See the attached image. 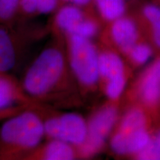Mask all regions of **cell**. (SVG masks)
<instances>
[{"label":"cell","instance_id":"cell-1","mask_svg":"<svg viewBox=\"0 0 160 160\" xmlns=\"http://www.w3.org/2000/svg\"><path fill=\"white\" fill-rule=\"evenodd\" d=\"M55 39L28 68L22 85L37 103L52 107L76 105L82 94L70 69L64 39Z\"/></svg>","mask_w":160,"mask_h":160},{"label":"cell","instance_id":"cell-2","mask_svg":"<svg viewBox=\"0 0 160 160\" xmlns=\"http://www.w3.org/2000/svg\"><path fill=\"white\" fill-rule=\"evenodd\" d=\"M45 137L41 116L33 105L27 108L6 119L2 125L0 159H25Z\"/></svg>","mask_w":160,"mask_h":160},{"label":"cell","instance_id":"cell-3","mask_svg":"<svg viewBox=\"0 0 160 160\" xmlns=\"http://www.w3.org/2000/svg\"><path fill=\"white\" fill-rule=\"evenodd\" d=\"M154 120L141 106L123 104L122 110L108 140L110 149L120 157H135L151 142Z\"/></svg>","mask_w":160,"mask_h":160},{"label":"cell","instance_id":"cell-4","mask_svg":"<svg viewBox=\"0 0 160 160\" xmlns=\"http://www.w3.org/2000/svg\"><path fill=\"white\" fill-rule=\"evenodd\" d=\"M70 69L82 95L99 89V48L93 39L68 35L64 37Z\"/></svg>","mask_w":160,"mask_h":160},{"label":"cell","instance_id":"cell-5","mask_svg":"<svg viewBox=\"0 0 160 160\" xmlns=\"http://www.w3.org/2000/svg\"><path fill=\"white\" fill-rule=\"evenodd\" d=\"M122 105V99H107L92 112L87 119L86 139L77 148L79 159H89L103 151L119 120Z\"/></svg>","mask_w":160,"mask_h":160},{"label":"cell","instance_id":"cell-6","mask_svg":"<svg viewBox=\"0 0 160 160\" xmlns=\"http://www.w3.org/2000/svg\"><path fill=\"white\" fill-rule=\"evenodd\" d=\"M122 104H137L160 120V53H157L128 86Z\"/></svg>","mask_w":160,"mask_h":160},{"label":"cell","instance_id":"cell-7","mask_svg":"<svg viewBox=\"0 0 160 160\" xmlns=\"http://www.w3.org/2000/svg\"><path fill=\"white\" fill-rule=\"evenodd\" d=\"M42 119L45 137L58 139L76 148L81 145L88 134L87 119L74 112H61L52 106L37 103L33 105Z\"/></svg>","mask_w":160,"mask_h":160},{"label":"cell","instance_id":"cell-8","mask_svg":"<svg viewBox=\"0 0 160 160\" xmlns=\"http://www.w3.org/2000/svg\"><path fill=\"white\" fill-rule=\"evenodd\" d=\"M99 88L107 99L122 100L133 69L115 50L99 44Z\"/></svg>","mask_w":160,"mask_h":160},{"label":"cell","instance_id":"cell-9","mask_svg":"<svg viewBox=\"0 0 160 160\" xmlns=\"http://www.w3.org/2000/svg\"><path fill=\"white\" fill-rule=\"evenodd\" d=\"M48 31V27L29 25L27 21L0 24V73H8L14 68L28 45Z\"/></svg>","mask_w":160,"mask_h":160},{"label":"cell","instance_id":"cell-10","mask_svg":"<svg viewBox=\"0 0 160 160\" xmlns=\"http://www.w3.org/2000/svg\"><path fill=\"white\" fill-rule=\"evenodd\" d=\"M142 38L137 20L128 13L104 24L99 35L100 44L115 50L122 56Z\"/></svg>","mask_w":160,"mask_h":160},{"label":"cell","instance_id":"cell-11","mask_svg":"<svg viewBox=\"0 0 160 160\" xmlns=\"http://www.w3.org/2000/svg\"><path fill=\"white\" fill-rule=\"evenodd\" d=\"M89 13L95 12L88 11L79 6L71 4L60 5L53 13L51 22L48 26L49 31H51L55 37L64 39L66 36L73 33L76 28Z\"/></svg>","mask_w":160,"mask_h":160},{"label":"cell","instance_id":"cell-12","mask_svg":"<svg viewBox=\"0 0 160 160\" xmlns=\"http://www.w3.org/2000/svg\"><path fill=\"white\" fill-rule=\"evenodd\" d=\"M137 20L142 37L151 44L157 53H160V5L145 3L132 14Z\"/></svg>","mask_w":160,"mask_h":160},{"label":"cell","instance_id":"cell-13","mask_svg":"<svg viewBox=\"0 0 160 160\" xmlns=\"http://www.w3.org/2000/svg\"><path fill=\"white\" fill-rule=\"evenodd\" d=\"M37 104L26 93L22 82L8 73H0V111Z\"/></svg>","mask_w":160,"mask_h":160},{"label":"cell","instance_id":"cell-14","mask_svg":"<svg viewBox=\"0 0 160 160\" xmlns=\"http://www.w3.org/2000/svg\"><path fill=\"white\" fill-rule=\"evenodd\" d=\"M78 159L77 148L58 139H48L26 157L27 160H72Z\"/></svg>","mask_w":160,"mask_h":160},{"label":"cell","instance_id":"cell-15","mask_svg":"<svg viewBox=\"0 0 160 160\" xmlns=\"http://www.w3.org/2000/svg\"><path fill=\"white\" fill-rule=\"evenodd\" d=\"M59 6V0H20L19 21L53 13Z\"/></svg>","mask_w":160,"mask_h":160},{"label":"cell","instance_id":"cell-16","mask_svg":"<svg viewBox=\"0 0 160 160\" xmlns=\"http://www.w3.org/2000/svg\"><path fill=\"white\" fill-rule=\"evenodd\" d=\"M155 55L153 48L145 38H142L132 46L122 57L134 70L145 66Z\"/></svg>","mask_w":160,"mask_h":160},{"label":"cell","instance_id":"cell-17","mask_svg":"<svg viewBox=\"0 0 160 160\" xmlns=\"http://www.w3.org/2000/svg\"><path fill=\"white\" fill-rule=\"evenodd\" d=\"M96 11L104 24L127 13L125 0H93Z\"/></svg>","mask_w":160,"mask_h":160},{"label":"cell","instance_id":"cell-18","mask_svg":"<svg viewBox=\"0 0 160 160\" xmlns=\"http://www.w3.org/2000/svg\"><path fill=\"white\" fill-rule=\"evenodd\" d=\"M20 0H0V24L12 25L19 22Z\"/></svg>","mask_w":160,"mask_h":160},{"label":"cell","instance_id":"cell-19","mask_svg":"<svg viewBox=\"0 0 160 160\" xmlns=\"http://www.w3.org/2000/svg\"><path fill=\"white\" fill-rule=\"evenodd\" d=\"M59 1L60 5H64V4H71V5L79 6L88 11L97 13L93 0H59Z\"/></svg>","mask_w":160,"mask_h":160},{"label":"cell","instance_id":"cell-20","mask_svg":"<svg viewBox=\"0 0 160 160\" xmlns=\"http://www.w3.org/2000/svg\"><path fill=\"white\" fill-rule=\"evenodd\" d=\"M153 140L160 157V120L155 122L153 125Z\"/></svg>","mask_w":160,"mask_h":160},{"label":"cell","instance_id":"cell-21","mask_svg":"<svg viewBox=\"0 0 160 160\" xmlns=\"http://www.w3.org/2000/svg\"><path fill=\"white\" fill-rule=\"evenodd\" d=\"M28 107H30V106H20V107H17L14 108L6 110V111H0V119H8V118L11 117V116L19 113V112L27 108Z\"/></svg>","mask_w":160,"mask_h":160},{"label":"cell","instance_id":"cell-22","mask_svg":"<svg viewBox=\"0 0 160 160\" xmlns=\"http://www.w3.org/2000/svg\"><path fill=\"white\" fill-rule=\"evenodd\" d=\"M155 3H157V4H158V5H160V0H156Z\"/></svg>","mask_w":160,"mask_h":160}]
</instances>
